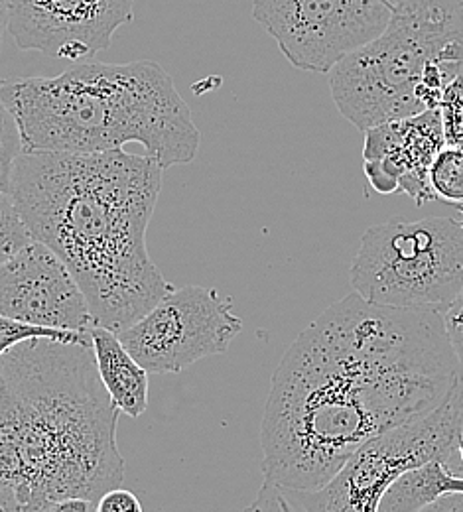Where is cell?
<instances>
[{
    "mask_svg": "<svg viewBox=\"0 0 463 512\" xmlns=\"http://www.w3.org/2000/svg\"><path fill=\"white\" fill-rule=\"evenodd\" d=\"M462 373L440 310L351 292L296 337L272 375L265 479L322 489L363 446L440 408Z\"/></svg>",
    "mask_w": 463,
    "mask_h": 512,
    "instance_id": "cell-1",
    "label": "cell"
},
{
    "mask_svg": "<svg viewBox=\"0 0 463 512\" xmlns=\"http://www.w3.org/2000/svg\"><path fill=\"white\" fill-rule=\"evenodd\" d=\"M162 172L123 148L22 152L14 168L10 195L32 241L60 256L97 325L117 335L174 290L146 247Z\"/></svg>",
    "mask_w": 463,
    "mask_h": 512,
    "instance_id": "cell-2",
    "label": "cell"
},
{
    "mask_svg": "<svg viewBox=\"0 0 463 512\" xmlns=\"http://www.w3.org/2000/svg\"><path fill=\"white\" fill-rule=\"evenodd\" d=\"M26 430V512L123 487L119 408L99 377L91 345L30 339L0 357Z\"/></svg>",
    "mask_w": 463,
    "mask_h": 512,
    "instance_id": "cell-3",
    "label": "cell"
},
{
    "mask_svg": "<svg viewBox=\"0 0 463 512\" xmlns=\"http://www.w3.org/2000/svg\"><path fill=\"white\" fill-rule=\"evenodd\" d=\"M24 152L95 154L144 146L162 170L196 160L201 134L156 62L79 64L56 77L0 79Z\"/></svg>",
    "mask_w": 463,
    "mask_h": 512,
    "instance_id": "cell-4",
    "label": "cell"
},
{
    "mask_svg": "<svg viewBox=\"0 0 463 512\" xmlns=\"http://www.w3.org/2000/svg\"><path fill=\"white\" fill-rule=\"evenodd\" d=\"M328 75L337 111L363 132L438 109L463 75V0H400L385 32Z\"/></svg>",
    "mask_w": 463,
    "mask_h": 512,
    "instance_id": "cell-5",
    "label": "cell"
},
{
    "mask_svg": "<svg viewBox=\"0 0 463 512\" xmlns=\"http://www.w3.org/2000/svg\"><path fill=\"white\" fill-rule=\"evenodd\" d=\"M349 280L371 304L444 312L463 290V223L426 217L369 227Z\"/></svg>",
    "mask_w": 463,
    "mask_h": 512,
    "instance_id": "cell-6",
    "label": "cell"
},
{
    "mask_svg": "<svg viewBox=\"0 0 463 512\" xmlns=\"http://www.w3.org/2000/svg\"><path fill=\"white\" fill-rule=\"evenodd\" d=\"M463 432V373L446 402L422 420L400 426L359 449L318 491L292 489L302 512H377L391 483L428 461L463 475L458 438Z\"/></svg>",
    "mask_w": 463,
    "mask_h": 512,
    "instance_id": "cell-7",
    "label": "cell"
},
{
    "mask_svg": "<svg viewBox=\"0 0 463 512\" xmlns=\"http://www.w3.org/2000/svg\"><path fill=\"white\" fill-rule=\"evenodd\" d=\"M400 0H255L253 18L298 69L330 73L389 26Z\"/></svg>",
    "mask_w": 463,
    "mask_h": 512,
    "instance_id": "cell-8",
    "label": "cell"
},
{
    "mask_svg": "<svg viewBox=\"0 0 463 512\" xmlns=\"http://www.w3.org/2000/svg\"><path fill=\"white\" fill-rule=\"evenodd\" d=\"M241 331L243 320L235 316L231 298L190 284L174 288L119 337L148 373L166 375L225 353Z\"/></svg>",
    "mask_w": 463,
    "mask_h": 512,
    "instance_id": "cell-9",
    "label": "cell"
},
{
    "mask_svg": "<svg viewBox=\"0 0 463 512\" xmlns=\"http://www.w3.org/2000/svg\"><path fill=\"white\" fill-rule=\"evenodd\" d=\"M133 14L134 0H8V32L22 52L79 64L107 50Z\"/></svg>",
    "mask_w": 463,
    "mask_h": 512,
    "instance_id": "cell-10",
    "label": "cell"
},
{
    "mask_svg": "<svg viewBox=\"0 0 463 512\" xmlns=\"http://www.w3.org/2000/svg\"><path fill=\"white\" fill-rule=\"evenodd\" d=\"M0 316L77 333L97 325L69 268L36 241L0 264Z\"/></svg>",
    "mask_w": 463,
    "mask_h": 512,
    "instance_id": "cell-11",
    "label": "cell"
},
{
    "mask_svg": "<svg viewBox=\"0 0 463 512\" xmlns=\"http://www.w3.org/2000/svg\"><path fill=\"white\" fill-rule=\"evenodd\" d=\"M446 146L440 109L365 130V174L381 193H408L416 203L436 199L430 166Z\"/></svg>",
    "mask_w": 463,
    "mask_h": 512,
    "instance_id": "cell-12",
    "label": "cell"
},
{
    "mask_svg": "<svg viewBox=\"0 0 463 512\" xmlns=\"http://www.w3.org/2000/svg\"><path fill=\"white\" fill-rule=\"evenodd\" d=\"M99 377L119 412L138 418L148 408V371L134 359L121 337L101 325L91 329Z\"/></svg>",
    "mask_w": 463,
    "mask_h": 512,
    "instance_id": "cell-13",
    "label": "cell"
},
{
    "mask_svg": "<svg viewBox=\"0 0 463 512\" xmlns=\"http://www.w3.org/2000/svg\"><path fill=\"white\" fill-rule=\"evenodd\" d=\"M0 483L18 491L26 509V432L18 406L0 375Z\"/></svg>",
    "mask_w": 463,
    "mask_h": 512,
    "instance_id": "cell-14",
    "label": "cell"
},
{
    "mask_svg": "<svg viewBox=\"0 0 463 512\" xmlns=\"http://www.w3.org/2000/svg\"><path fill=\"white\" fill-rule=\"evenodd\" d=\"M24 152L22 132L14 109L10 107L0 81V195H10L14 168Z\"/></svg>",
    "mask_w": 463,
    "mask_h": 512,
    "instance_id": "cell-15",
    "label": "cell"
},
{
    "mask_svg": "<svg viewBox=\"0 0 463 512\" xmlns=\"http://www.w3.org/2000/svg\"><path fill=\"white\" fill-rule=\"evenodd\" d=\"M430 188L436 199L463 205V150L444 146L430 166Z\"/></svg>",
    "mask_w": 463,
    "mask_h": 512,
    "instance_id": "cell-16",
    "label": "cell"
},
{
    "mask_svg": "<svg viewBox=\"0 0 463 512\" xmlns=\"http://www.w3.org/2000/svg\"><path fill=\"white\" fill-rule=\"evenodd\" d=\"M30 339H54L62 343H83L91 345V333H77V331H62V329H50L40 325H30L24 321L12 320L6 316H0V357L16 347L22 341Z\"/></svg>",
    "mask_w": 463,
    "mask_h": 512,
    "instance_id": "cell-17",
    "label": "cell"
},
{
    "mask_svg": "<svg viewBox=\"0 0 463 512\" xmlns=\"http://www.w3.org/2000/svg\"><path fill=\"white\" fill-rule=\"evenodd\" d=\"M30 243V231L12 195H0V264L18 255Z\"/></svg>",
    "mask_w": 463,
    "mask_h": 512,
    "instance_id": "cell-18",
    "label": "cell"
},
{
    "mask_svg": "<svg viewBox=\"0 0 463 512\" xmlns=\"http://www.w3.org/2000/svg\"><path fill=\"white\" fill-rule=\"evenodd\" d=\"M440 117L446 146L463 150V75L456 77L440 101Z\"/></svg>",
    "mask_w": 463,
    "mask_h": 512,
    "instance_id": "cell-19",
    "label": "cell"
},
{
    "mask_svg": "<svg viewBox=\"0 0 463 512\" xmlns=\"http://www.w3.org/2000/svg\"><path fill=\"white\" fill-rule=\"evenodd\" d=\"M243 512H302L292 489L265 479L257 499Z\"/></svg>",
    "mask_w": 463,
    "mask_h": 512,
    "instance_id": "cell-20",
    "label": "cell"
},
{
    "mask_svg": "<svg viewBox=\"0 0 463 512\" xmlns=\"http://www.w3.org/2000/svg\"><path fill=\"white\" fill-rule=\"evenodd\" d=\"M442 320H444L450 345L463 367V290L460 296L442 312Z\"/></svg>",
    "mask_w": 463,
    "mask_h": 512,
    "instance_id": "cell-21",
    "label": "cell"
},
{
    "mask_svg": "<svg viewBox=\"0 0 463 512\" xmlns=\"http://www.w3.org/2000/svg\"><path fill=\"white\" fill-rule=\"evenodd\" d=\"M97 512H144V509L134 493L129 489L117 487L99 497Z\"/></svg>",
    "mask_w": 463,
    "mask_h": 512,
    "instance_id": "cell-22",
    "label": "cell"
},
{
    "mask_svg": "<svg viewBox=\"0 0 463 512\" xmlns=\"http://www.w3.org/2000/svg\"><path fill=\"white\" fill-rule=\"evenodd\" d=\"M46 512H97V501L73 497V499H64L50 505Z\"/></svg>",
    "mask_w": 463,
    "mask_h": 512,
    "instance_id": "cell-23",
    "label": "cell"
},
{
    "mask_svg": "<svg viewBox=\"0 0 463 512\" xmlns=\"http://www.w3.org/2000/svg\"><path fill=\"white\" fill-rule=\"evenodd\" d=\"M416 512H463V495H458V493L444 495L438 501H434L432 505Z\"/></svg>",
    "mask_w": 463,
    "mask_h": 512,
    "instance_id": "cell-24",
    "label": "cell"
},
{
    "mask_svg": "<svg viewBox=\"0 0 463 512\" xmlns=\"http://www.w3.org/2000/svg\"><path fill=\"white\" fill-rule=\"evenodd\" d=\"M0 512H22L18 491L12 485L0 483Z\"/></svg>",
    "mask_w": 463,
    "mask_h": 512,
    "instance_id": "cell-25",
    "label": "cell"
},
{
    "mask_svg": "<svg viewBox=\"0 0 463 512\" xmlns=\"http://www.w3.org/2000/svg\"><path fill=\"white\" fill-rule=\"evenodd\" d=\"M6 32H8V0H0V50H2Z\"/></svg>",
    "mask_w": 463,
    "mask_h": 512,
    "instance_id": "cell-26",
    "label": "cell"
},
{
    "mask_svg": "<svg viewBox=\"0 0 463 512\" xmlns=\"http://www.w3.org/2000/svg\"><path fill=\"white\" fill-rule=\"evenodd\" d=\"M458 455H460V463H462L463 467V432L460 434V438H458Z\"/></svg>",
    "mask_w": 463,
    "mask_h": 512,
    "instance_id": "cell-27",
    "label": "cell"
}]
</instances>
